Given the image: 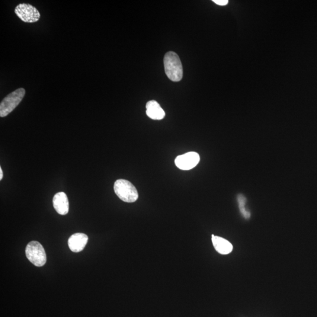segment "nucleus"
Wrapping results in <instances>:
<instances>
[{
  "mask_svg": "<svg viewBox=\"0 0 317 317\" xmlns=\"http://www.w3.org/2000/svg\"><path fill=\"white\" fill-rule=\"evenodd\" d=\"M146 115L150 119L161 120L165 117V111L156 101H150L146 104Z\"/></svg>",
  "mask_w": 317,
  "mask_h": 317,
  "instance_id": "nucleus-9",
  "label": "nucleus"
},
{
  "mask_svg": "<svg viewBox=\"0 0 317 317\" xmlns=\"http://www.w3.org/2000/svg\"><path fill=\"white\" fill-rule=\"evenodd\" d=\"M114 191L121 200L127 203L134 202L139 197L136 188L125 179H119L115 182Z\"/></svg>",
  "mask_w": 317,
  "mask_h": 317,
  "instance_id": "nucleus-2",
  "label": "nucleus"
},
{
  "mask_svg": "<svg viewBox=\"0 0 317 317\" xmlns=\"http://www.w3.org/2000/svg\"><path fill=\"white\" fill-rule=\"evenodd\" d=\"M25 92L24 88H20L3 99L0 104V117H5L12 113L24 98Z\"/></svg>",
  "mask_w": 317,
  "mask_h": 317,
  "instance_id": "nucleus-3",
  "label": "nucleus"
},
{
  "mask_svg": "<svg viewBox=\"0 0 317 317\" xmlns=\"http://www.w3.org/2000/svg\"><path fill=\"white\" fill-rule=\"evenodd\" d=\"M212 243L214 249L221 254H228L233 251V246L227 240L212 235Z\"/></svg>",
  "mask_w": 317,
  "mask_h": 317,
  "instance_id": "nucleus-10",
  "label": "nucleus"
},
{
  "mask_svg": "<svg viewBox=\"0 0 317 317\" xmlns=\"http://www.w3.org/2000/svg\"><path fill=\"white\" fill-rule=\"evenodd\" d=\"M15 13L20 20L27 23H34L39 21L41 14L34 6L27 3H21L15 8Z\"/></svg>",
  "mask_w": 317,
  "mask_h": 317,
  "instance_id": "nucleus-5",
  "label": "nucleus"
},
{
  "mask_svg": "<svg viewBox=\"0 0 317 317\" xmlns=\"http://www.w3.org/2000/svg\"><path fill=\"white\" fill-rule=\"evenodd\" d=\"M216 4L219 5H226L228 4V0H213V1Z\"/></svg>",
  "mask_w": 317,
  "mask_h": 317,
  "instance_id": "nucleus-12",
  "label": "nucleus"
},
{
  "mask_svg": "<svg viewBox=\"0 0 317 317\" xmlns=\"http://www.w3.org/2000/svg\"><path fill=\"white\" fill-rule=\"evenodd\" d=\"M28 260L37 267H42L47 262V255L43 246L39 242L29 243L25 249Z\"/></svg>",
  "mask_w": 317,
  "mask_h": 317,
  "instance_id": "nucleus-4",
  "label": "nucleus"
},
{
  "mask_svg": "<svg viewBox=\"0 0 317 317\" xmlns=\"http://www.w3.org/2000/svg\"><path fill=\"white\" fill-rule=\"evenodd\" d=\"M199 161V155L196 152H190L176 157L175 162L179 169L188 171L196 166Z\"/></svg>",
  "mask_w": 317,
  "mask_h": 317,
  "instance_id": "nucleus-6",
  "label": "nucleus"
},
{
  "mask_svg": "<svg viewBox=\"0 0 317 317\" xmlns=\"http://www.w3.org/2000/svg\"><path fill=\"white\" fill-rule=\"evenodd\" d=\"M163 62L168 77L174 82L181 81L183 78V66L178 54L169 51L165 54Z\"/></svg>",
  "mask_w": 317,
  "mask_h": 317,
  "instance_id": "nucleus-1",
  "label": "nucleus"
},
{
  "mask_svg": "<svg viewBox=\"0 0 317 317\" xmlns=\"http://www.w3.org/2000/svg\"><path fill=\"white\" fill-rule=\"evenodd\" d=\"M246 198L242 194H239L238 196V201L239 203V207L240 210V212L242 214L243 217L245 219H249L251 217V213L249 211H247L245 208V205L246 203Z\"/></svg>",
  "mask_w": 317,
  "mask_h": 317,
  "instance_id": "nucleus-11",
  "label": "nucleus"
},
{
  "mask_svg": "<svg viewBox=\"0 0 317 317\" xmlns=\"http://www.w3.org/2000/svg\"><path fill=\"white\" fill-rule=\"evenodd\" d=\"M3 178V172H2V168L1 167H0V180H2Z\"/></svg>",
  "mask_w": 317,
  "mask_h": 317,
  "instance_id": "nucleus-13",
  "label": "nucleus"
},
{
  "mask_svg": "<svg viewBox=\"0 0 317 317\" xmlns=\"http://www.w3.org/2000/svg\"><path fill=\"white\" fill-rule=\"evenodd\" d=\"M88 241V237L85 234H73L68 239L69 248L73 252L79 253L84 249Z\"/></svg>",
  "mask_w": 317,
  "mask_h": 317,
  "instance_id": "nucleus-7",
  "label": "nucleus"
},
{
  "mask_svg": "<svg viewBox=\"0 0 317 317\" xmlns=\"http://www.w3.org/2000/svg\"><path fill=\"white\" fill-rule=\"evenodd\" d=\"M53 206L61 215H66L69 212V201L64 192H59L53 197Z\"/></svg>",
  "mask_w": 317,
  "mask_h": 317,
  "instance_id": "nucleus-8",
  "label": "nucleus"
}]
</instances>
